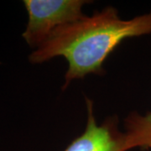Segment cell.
<instances>
[{"label": "cell", "instance_id": "cell-1", "mask_svg": "<svg viewBox=\"0 0 151 151\" xmlns=\"http://www.w3.org/2000/svg\"><path fill=\"white\" fill-rule=\"evenodd\" d=\"M151 34V11L131 19H123L118 10L108 6L91 16L57 28L29 56L32 64L64 57L68 64L65 90L74 80L104 73L103 64L124 40Z\"/></svg>", "mask_w": 151, "mask_h": 151}, {"label": "cell", "instance_id": "cell-3", "mask_svg": "<svg viewBox=\"0 0 151 151\" xmlns=\"http://www.w3.org/2000/svg\"><path fill=\"white\" fill-rule=\"evenodd\" d=\"M86 129L70 142L63 151H124V132L119 128L117 117H109L103 124L97 123L94 104L86 97Z\"/></svg>", "mask_w": 151, "mask_h": 151}, {"label": "cell", "instance_id": "cell-2", "mask_svg": "<svg viewBox=\"0 0 151 151\" xmlns=\"http://www.w3.org/2000/svg\"><path fill=\"white\" fill-rule=\"evenodd\" d=\"M28 14L22 37L31 48L37 49L57 28L85 16L83 7L87 0H24Z\"/></svg>", "mask_w": 151, "mask_h": 151}, {"label": "cell", "instance_id": "cell-4", "mask_svg": "<svg viewBox=\"0 0 151 151\" xmlns=\"http://www.w3.org/2000/svg\"><path fill=\"white\" fill-rule=\"evenodd\" d=\"M151 149V112L141 115L132 112L124 119V151Z\"/></svg>", "mask_w": 151, "mask_h": 151}]
</instances>
